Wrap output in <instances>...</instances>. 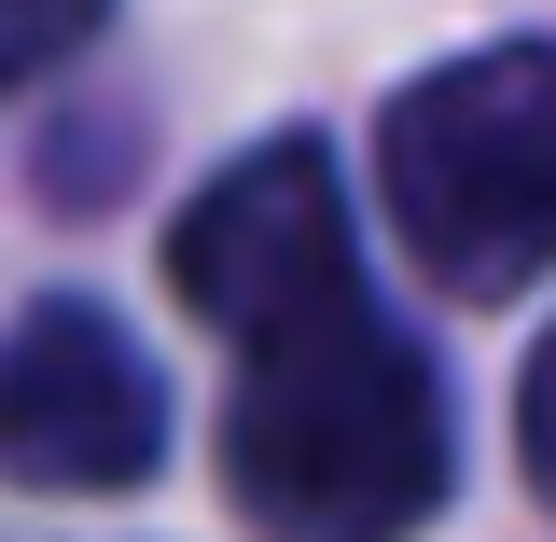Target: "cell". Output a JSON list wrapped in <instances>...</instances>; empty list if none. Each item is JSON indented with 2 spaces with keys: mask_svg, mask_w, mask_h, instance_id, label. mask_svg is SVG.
Here are the masks:
<instances>
[{
  "mask_svg": "<svg viewBox=\"0 0 556 542\" xmlns=\"http://www.w3.org/2000/svg\"><path fill=\"white\" fill-rule=\"evenodd\" d=\"M223 474L265 542H404L445 501V376L376 306L265 335L237 362Z\"/></svg>",
  "mask_w": 556,
  "mask_h": 542,
  "instance_id": "1",
  "label": "cell"
},
{
  "mask_svg": "<svg viewBox=\"0 0 556 542\" xmlns=\"http://www.w3.org/2000/svg\"><path fill=\"white\" fill-rule=\"evenodd\" d=\"M376 181H390L417 278L473 306L529 292L556 265V42H473L417 70L376 126Z\"/></svg>",
  "mask_w": 556,
  "mask_h": 542,
  "instance_id": "2",
  "label": "cell"
},
{
  "mask_svg": "<svg viewBox=\"0 0 556 542\" xmlns=\"http://www.w3.org/2000/svg\"><path fill=\"white\" fill-rule=\"evenodd\" d=\"M167 292L223 320L237 348L265 335H306L362 306V251H348V196H334V153L320 139H265L208 181L181 223H167Z\"/></svg>",
  "mask_w": 556,
  "mask_h": 542,
  "instance_id": "3",
  "label": "cell"
},
{
  "mask_svg": "<svg viewBox=\"0 0 556 542\" xmlns=\"http://www.w3.org/2000/svg\"><path fill=\"white\" fill-rule=\"evenodd\" d=\"M167 459V376L112 306H28L0 335V474L28 501H112Z\"/></svg>",
  "mask_w": 556,
  "mask_h": 542,
  "instance_id": "4",
  "label": "cell"
},
{
  "mask_svg": "<svg viewBox=\"0 0 556 542\" xmlns=\"http://www.w3.org/2000/svg\"><path fill=\"white\" fill-rule=\"evenodd\" d=\"M98 28V0H0V84H28V70H56L70 42Z\"/></svg>",
  "mask_w": 556,
  "mask_h": 542,
  "instance_id": "5",
  "label": "cell"
},
{
  "mask_svg": "<svg viewBox=\"0 0 556 542\" xmlns=\"http://www.w3.org/2000/svg\"><path fill=\"white\" fill-rule=\"evenodd\" d=\"M515 445H529V487L556 501V335L529 348V376H515Z\"/></svg>",
  "mask_w": 556,
  "mask_h": 542,
  "instance_id": "6",
  "label": "cell"
}]
</instances>
